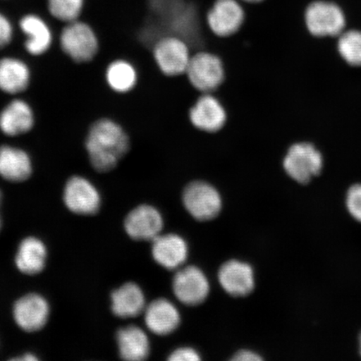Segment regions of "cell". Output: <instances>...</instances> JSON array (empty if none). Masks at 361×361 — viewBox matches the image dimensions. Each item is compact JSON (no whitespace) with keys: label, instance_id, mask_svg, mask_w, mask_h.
<instances>
[{"label":"cell","instance_id":"6da1fadb","mask_svg":"<svg viewBox=\"0 0 361 361\" xmlns=\"http://www.w3.org/2000/svg\"><path fill=\"white\" fill-rule=\"evenodd\" d=\"M130 147L128 134L110 118L98 119L90 126L85 148L94 170L106 173L114 170Z\"/></svg>","mask_w":361,"mask_h":361},{"label":"cell","instance_id":"7a4b0ae2","mask_svg":"<svg viewBox=\"0 0 361 361\" xmlns=\"http://www.w3.org/2000/svg\"><path fill=\"white\" fill-rule=\"evenodd\" d=\"M62 51L78 64L92 61L99 51V39L92 26L75 20L68 23L60 37Z\"/></svg>","mask_w":361,"mask_h":361},{"label":"cell","instance_id":"3957f363","mask_svg":"<svg viewBox=\"0 0 361 361\" xmlns=\"http://www.w3.org/2000/svg\"><path fill=\"white\" fill-rule=\"evenodd\" d=\"M324 159L322 152L313 144L293 143L283 160L284 171L295 182L307 184L322 173Z\"/></svg>","mask_w":361,"mask_h":361},{"label":"cell","instance_id":"277c9868","mask_svg":"<svg viewBox=\"0 0 361 361\" xmlns=\"http://www.w3.org/2000/svg\"><path fill=\"white\" fill-rule=\"evenodd\" d=\"M304 21L310 34L319 38L338 36L344 32L346 25L341 7L324 0L311 2L306 6Z\"/></svg>","mask_w":361,"mask_h":361},{"label":"cell","instance_id":"5b68a950","mask_svg":"<svg viewBox=\"0 0 361 361\" xmlns=\"http://www.w3.org/2000/svg\"><path fill=\"white\" fill-rule=\"evenodd\" d=\"M153 57L162 74L177 76L186 73L191 60L190 44L176 35H166L152 45Z\"/></svg>","mask_w":361,"mask_h":361},{"label":"cell","instance_id":"8992f818","mask_svg":"<svg viewBox=\"0 0 361 361\" xmlns=\"http://www.w3.org/2000/svg\"><path fill=\"white\" fill-rule=\"evenodd\" d=\"M192 87L203 93H212L220 87L225 79L222 60L215 54L200 51L192 56L186 71Z\"/></svg>","mask_w":361,"mask_h":361},{"label":"cell","instance_id":"52a82bcc","mask_svg":"<svg viewBox=\"0 0 361 361\" xmlns=\"http://www.w3.org/2000/svg\"><path fill=\"white\" fill-rule=\"evenodd\" d=\"M245 19V8L240 0H216L206 15L209 32L219 38L238 34Z\"/></svg>","mask_w":361,"mask_h":361},{"label":"cell","instance_id":"ba28073f","mask_svg":"<svg viewBox=\"0 0 361 361\" xmlns=\"http://www.w3.org/2000/svg\"><path fill=\"white\" fill-rule=\"evenodd\" d=\"M183 202L194 219L209 221L216 218L222 209V198L218 190L204 180H194L185 188Z\"/></svg>","mask_w":361,"mask_h":361},{"label":"cell","instance_id":"9c48e42d","mask_svg":"<svg viewBox=\"0 0 361 361\" xmlns=\"http://www.w3.org/2000/svg\"><path fill=\"white\" fill-rule=\"evenodd\" d=\"M63 200L72 213L85 216L97 214L102 204L97 188L90 180L81 176H73L68 179Z\"/></svg>","mask_w":361,"mask_h":361},{"label":"cell","instance_id":"30bf717a","mask_svg":"<svg viewBox=\"0 0 361 361\" xmlns=\"http://www.w3.org/2000/svg\"><path fill=\"white\" fill-rule=\"evenodd\" d=\"M173 288L177 299L189 306L202 304L210 290L206 275L195 266H188L178 270L173 279Z\"/></svg>","mask_w":361,"mask_h":361},{"label":"cell","instance_id":"8fae6325","mask_svg":"<svg viewBox=\"0 0 361 361\" xmlns=\"http://www.w3.org/2000/svg\"><path fill=\"white\" fill-rule=\"evenodd\" d=\"M189 120L202 132L214 133L226 124L227 111L218 98L211 93H203L189 111Z\"/></svg>","mask_w":361,"mask_h":361},{"label":"cell","instance_id":"7c38bea8","mask_svg":"<svg viewBox=\"0 0 361 361\" xmlns=\"http://www.w3.org/2000/svg\"><path fill=\"white\" fill-rule=\"evenodd\" d=\"M126 233L138 241H152L164 228V219L154 207L141 205L126 216L124 222Z\"/></svg>","mask_w":361,"mask_h":361},{"label":"cell","instance_id":"4fadbf2b","mask_svg":"<svg viewBox=\"0 0 361 361\" xmlns=\"http://www.w3.org/2000/svg\"><path fill=\"white\" fill-rule=\"evenodd\" d=\"M13 319L18 326L26 332L40 331L47 324L49 306L47 300L38 293H29L16 302Z\"/></svg>","mask_w":361,"mask_h":361},{"label":"cell","instance_id":"5bb4252c","mask_svg":"<svg viewBox=\"0 0 361 361\" xmlns=\"http://www.w3.org/2000/svg\"><path fill=\"white\" fill-rule=\"evenodd\" d=\"M35 123L32 107L22 99H13L0 111V132L7 137H20L30 133Z\"/></svg>","mask_w":361,"mask_h":361},{"label":"cell","instance_id":"9a60e30c","mask_svg":"<svg viewBox=\"0 0 361 361\" xmlns=\"http://www.w3.org/2000/svg\"><path fill=\"white\" fill-rule=\"evenodd\" d=\"M219 281L228 295L234 297L247 296L255 288L254 271L248 264L230 260L220 268Z\"/></svg>","mask_w":361,"mask_h":361},{"label":"cell","instance_id":"2e32d148","mask_svg":"<svg viewBox=\"0 0 361 361\" xmlns=\"http://www.w3.org/2000/svg\"><path fill=\"white\" fill-rule=\"evenodd\" d=\"M33 173L32 160L22 148L3 145L0 147V177L13 183L28 180Z\"/></svg>","mask_w":361,"mask_h":361},{"label":"cell","instance_id":"e0dca14e","mask_svg":"<svg viewBox=\"0 0 361 361\" xmlns=\"http://www.w3.org/2000/svg\"><path fill=\"white\" fill-rule=\"evenodd\" d=\"M152 254L158 264L174 270L186 262L188 247L186 241L177 234H160L152 240Z\"/></svg>","mask_w":361,"mask_h":361},{"label":"cell","instance_id":"ac0fdd59","mask_svg":"<svg viewBox=\"0 0 361 361\" xmlns=\"http://www.w3.org/2000/svg\"><path fill=\"white\" fill-rule=\"evenodd\" d=\"M144 316L149 331L157 336L170 335L180 322L177 307L166 299L152 301L146 307Z\"/></svg>","mask_w":361,"mask_h":361},{"label":"cell","instance_id":"d6986e66","mask_svg":"<svg viewBox=\"0 0 361 361\" xmlns=\"http://www.w3.org/2000/svg\"><path fill=\"white\" fill-rule=\"evenodd\" d=\"M20 28L26 36L25 49L32 56H42L51 49L53 35L47 23L37 15L30 13L22 18Z\"/></svg>","mask_w":361,"mask_h":361},{"label":"cell","instance_id":"ffe728a7","mask_svg":"<svg viewBox=\"0 0 361 361\" xmlns=\"http://www.w3.org/2000/svg\"><path fill=\"white\" fill-rule=\"evenodd\" d=\"M111 300L113 314L123 319L137 317L147 307L142 288L133 282L126 283L113 291Z\"/></svg>","mask_w":361,"mask_h":361},{"label":"cell","instance_id":"44dd1931","mask_svg":"<svg viewBox=\"0 0 361 361\" xmlns=\"http://www.w3.org/2000/svg\"><path fill=\"white\" fill-rule=\"evenodd\" d=\"M30 70L25 61L16 57L0 59V90L8 94H18L28 89Z\"/></svg>","mask_w":361,"mask_h":361},{"label":"cell","instance_id":"7402d4cb","mask_svg":"<svg viewBox=\"0 0 361 361\" xmlns=\"http://www.w3.org/2000/svg\"><path fill=\"white\" fill-rule=\"evenodd\" d=\"M116 342L121 359L129 361L146 360L150 354V343L141 328L129 326L116 333Z\"/></svg>","mask_w":361,"mask_h":361},{"label":"cell","instance_id":"603a6c76","mask_svg":"<svg viewBox=\"0 0 361 361\" xmlns=\"http://www.w3.org/2000/svg\"><path fill=\"white\" fill-rule=\"evenodd\" d=\"M47 250L44 243L35 237H28L22 240L16 256V265L21 273L35 275L45 267Z\"/></svg>","mask_w":361,"mask_h":361},{"label":"cell","instance_id":"cb8c5ba5","mask_svg":"<svg viewBox=\"0 0 361 361\" xmlns=\"http://www.w3.org/2000/svg\"><path fill=\"white\" fill-rule=\"evenodd\" d=\"M105 76L108 87L119 94L130 92L138 80L137 71L132 63L121 59L112 61L107 66Z\"/></svg>","mask_w":361,"mask_h":361},{"label":"cell","instance_id":"d4e9b609","mask_svg":"<svg viewBox=\"0 0 361 361\" xmlns=\"http://www.w3.org/2000/svg\"><path fill=\"white\" fill-rule=\"evenodd\" d=\"M337 49L347 64L361 67V31H344L338 35Z\"/></svg>","mask_w":361,"mask_h":361},{"label":"cell","instance_id":"484cf974","mask_svg":"<svg viewBox=\"0 0 361 361\" xmlns=\"http://www.w3.org/2000/svg\"><path fill=\"white\" fill-rule=\"evenodd\" d=\"M84 4L85 0H47L49 13L66 24L79 20Z\"/></svg>","mask_w":361,"mask_h":361},{"label":"cell","instance_id":"4316f807","mask_svg":"<svg viewBox=\"0 0 361 361\" xmlns=\"http://www.w3.org/2000/svg\"><path fill=\"white\" fill-rule=\"evenodd\" d=\"M346 207L350 214L361 223V184L350 188L346 195Z\"/></svg>","mask_w":361,"mask_h":361},{"label":"cell","instance_id":"83f0119b","mask_svg":"<svg viewBox=\"0 0 361 361\" xmlns=\"http://www.w3.org/2000/svg\"><path fill=\"white\" fill-rule=\"evenodd\" d=\"M13 37V28L10 20L0 13V49L8 47Z\"/></svg>","mask_w":361,"mask_h":361},{"label":"cell","instance_id":"f1b7e54d","mask_svg":"<svg viewBox=\"0 0 361 361\" xmlns=\"http://www.w3.org/2000/svg\"><path fill=\"white\" fill-rule=\"evenodd\" d=\"M200 359L197 352L190 347H183V348L176 350L169 358L171 361H197Z\"/></svg>","mask_w":361,"mask_h":361},{"label":"cell","instance_id":"f546056e","mask_svg":"<svg viewBox=\"0 0 361 361\" xmlns=\"http://www.w3.org/2000/svg\"><path fill=\"white\" fill-rule=\"evenodd\" d=\"M232 360L235 361H259L263 359L255 352L243 350L234 355Z\"/></svg>","mask_w":361,"mask_h":361},{"label":"cell","instance_id":"4dcf8cb0","mask_svg":"<svg viewBox=\"0 0 361 361\" xmlns=\"http://www.w3.org/2000/svg\"><path fill=\"white\" fill-rule=\"evenodd\" d=\"M13 360L28 361V360H37L38 359L36 358L35 356L32 354H25V355H24V356H22V357H18V358H15Z\"/></svg>","mask_w":361,"mask_h":361},{"label":"cell","instance_id":"1f68e13d","mask_svg":"<svg viewBox=\"0 0 361 361\" xmlns=\"http://www.w3.org/2000/svg\"><path fill=\"white\" fill-rule=\"evenodd\" d=\"M240 1L245 4H257L263 1V0H240Z\"/></svg>","mask_w":361,"mask_h":361},{"label":"cell","instance_id":"d6a6232c","mask_svg":"<svg viewBox=\"0 0 361 361\" xmlns=\"http://www.w3.org/2000/svg\"><path fill=\"white\" fill-rule=\"evenodd\" d=\"M1 202H2V192L0 190V207H1ZM2 228V219H1V214H0V230H1Z\"/></svg>","mask_w":361,"mask_h":361},{"label":"cell","instance_id":"836d02e7","mask_svg":"<svg viewBox=\"0 0 361 361\" xmlns=\"http://www.w3.org/2000/svg\"><path fill=\"white\" fill-rule=\"evenodd\" d=\"M359 345H360V354L361 355V333L359 338Z\"/></svg>","mask_w":361,"mask_h":361}]
</instances>
